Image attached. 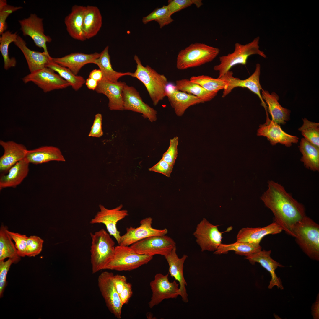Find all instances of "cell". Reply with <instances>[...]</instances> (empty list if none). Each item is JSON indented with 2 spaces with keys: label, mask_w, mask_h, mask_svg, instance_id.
Segmentation results:
<instances>
[{
  "label": "cell",
  "mask_w": 319,
  "mask_h": 319,
  "mask_svg": "<svg viewBox=\"0 0 319 319\" xmlns=\"http://www.w3.org/2000/svg\"><path fill=\"white\" fill-rule=\"evenodd\" d=\"M130 247L134 252L139 254L152 256L159 255L165 256L176 247V243L172 238L165 235L150 237Z\"/></svg>",
  "instance_id": "9c48e42d"
},
{
  "label": "cell",
  "mask_w": 319,
  "mask_h": 319,
  "mask_svg": "<svg viewBox=\"0 0 319 319\" xmlns=\"http://www.w3.org/2000/svg\"><path fill=\"white\" fill-rule=\"evenodd\" d=\"M99 207L100 211L91 220L90 223L104 224L108 233L114 237L118 244L121 235L120 232L117 229V224L128 215V211L122 209L123 207L122 204L112 209H107L101 204L99 205Z\"/></svg>",
  "instance_id": "4fadbf2b"
},
{
  "label": "cell",
  "mask_w": 319,
  "mask_h": 319,
  "mask_svg": "<svg viewBox=\"0 0 319 319\" xmlns=\"http://www.w3.org/2000/svg\"><path fill=\"white\" fill-rule=\"evenodd\" d=\"M261 248L259 243L236 241L230 244L221 243L214 253L216 255L225 254L227 253L229 251H233L236 254L245 256L246 257L261 250Z\"/></svg>",
  "instance_id": "d590c367"
},
{
  "label": "cell",
  "mask_w": 319,
  "mask_h": 319,
  "mask_svg": "<svg viewBox=\"0 0 319 319\" xmlns=\"http://www.w3.org/2000/svg\"><path fill=\"white\" fill-rule=\"evenodd\" d=\"M14 43L24 54L30 73L46 67L47 64L53 60L49 54L44 51H35L28 48L25 41L19 35Z\"/></svg>",
  "instance_id": "cb8c5ba5"
},
{
  "label": "cell",
  "mask_w": 319,
  "mask_h": 319,
  "mask_svg": "<svg viewBox=\"0 0 319 319\" xmlns=\"http://www.w3.org/2000/svg\"><path fill=\"white\" fill-rule=\"evenodd\" d=\"M25 158L29 163L36 165L53 161H65L60 149L53 146H43L27 150Z\"/></svg>",
  "instance_id": "f1b7e54d"
},
{
  "label": "cell",
  "mask_w": 319,
  "mask_h": 319,
  "mask_svg": "<svg viewBox=\"0 0 319 319\" xmlns=\"http://www.w3.org/2000/svg\"><path fill=\"white\" fill-rule=\"evenodd\" d=\"M102 120L101 114L97 113L95 115L93 124L89 134V136L99 138L102 136L103 132L102 129Z\"/></svg>",
  "instance_id": "681fc988"
},
{
  "label": "cell",
  "mask_w": 319,
  "mask_h": 319,
  "mask_svg": "<svg viewBox=\"0 0 319 319\" xmlns=\"http://www.w3.org/2000/svg\"><path fill=\"white\" fill-rule=\"evenodd\" d=\"M113 281L116 290L119 294L128 282L127 278L124 275L117 274L114 275Z\"/></svg>",
  "instance_id": "f907efd6"
},
{
  "label": "cell",
  "mask_w": 319,
  "mask_h": 319,
  "mask_svg": "<svg viewBox=\"0 0 319 319\" xmlns=\"http://www.w3.org/2000/svg\"><path fill=\"white\" fill-rule=\"evenodd\" d=\"M167 5L172 15L174 13L194 4L199 8L203 4L201 0H169Z\"/></svg>",
  "instance_id": "b9f144b4"
},
{
  "label": "cell",
  "mask_w": 319,
  "mask_h": 319,
  "mask_svg": "<svg viewBox=\"0 0 319 319\" xmlns=\"http://www.w3.org/2000/svg\"><path fill=\"white\" fill-rule=\"evenodd\" d=\"M0 145L4 153L0 158V172L6 173L17 162L25 158L27 150L23 144L13 141H0Z\"/></svg>",
  "instance_id": "ffe728a7"
},
{
  "label": "cell",
  "mask_w": 319,
  "mask_h": 319,
  "mask_svg": "<svg viewBox=\"0 0 319 319\" xmlns=\"http://www.w3.org/2000/svg\"><path fill=\"white\" fill-rule=\"evenodd\" d=\"M261 72V65L257 64L254 73L247 79L241 80L234 77L232 75L229 81L224 89L222 97H224L230 93L234 88L237 87L246 88L257 95L261 101L265 109H267L266 105L261 94V91L263 89L260 84L259 77Z\"/></svg>",
  "instance_id": "603a6c76"
},
{
  "label": "cell",
  "mask_w": 319,
  "mask_h": 319,
  "mask_svg": "<svg viewBox=\"0 0 319 319\" xmlns=\"http://www.w3.org/2000/svg\"><path fill=\"white\" fill-rule=\"evenodd\" d=\"M90 261L92 272L95 274L104 268L113 256L115 243L110 235L102 229L94 233H91Z\"/></svg>",
  "instance_id": "5b68a950"
},
{
  "label": "cell",
  "mask_w": 319,
  "mask_h": 319,
  "mask_svg": "<svg viewBox=\"0 0 319 319\" xmlns=\"http://www.w3.org/2000/svg\"><path fill=\"white\" fill-rule=\"evenodd\" d=\"M232 75V72L229 71L220 78H214L208 76L201 75L192 76L189 79L210 92L218 93L220 90L224 89Z\"/></svg>",
  "instance_id": "e575fe53"
},
{
  "label": "cell",
  "mask_w": 319,
  "mask_h": 319,
  "mask_svg": "<svg viewBox=\"0 0 319 319\" xmlns=\"http://www.w3.org/2000/svg\"><path fill=\"white\" fill-rule=\"evenodd\" d=\"M303 121V124L298 130L306 140L319 147V123L310 121L305 118Z\"/></svg>",
  "instance_id": "60d3db41"
},
{
  "label": "cell",
  "mask_w": 319,
  "mask_h": 319,
  "mask_svg": "<svg viewBox=\"0 0 319 319\" xmlns=\"http://www.w3.org/2000/svg\"><path fill=\"white\" fill-rule=\"evenodd\" d=\"M18 36L17 32L12 33L9 31L7 30L0 37V51L4 60V67L6 70L14 67L16 65L15 58L9 56V47L12 43H14L16 41Z\"/></svg>",
  "instance_id": "f35d334b"
},
{
  "label": "cell",
  "mask_w": 319,
  "mask_h": 319,
  "mask_svg": "<svg viewBox=\"0 0 319 319\" xmlns=\"http://www.w3.org/2000/svg\"><path fill=\"white\" fill-rule=\"evenodd\" d=\"M302 156L300 160L305 168L313 171H319V147L302 138L299 147Z\"/></svg>",
  "instance_id": "1f68e13d"
},
{
  "label": "cell",
  "mask_w": 319,
  "mask_h": 319,
  "mask_svg": "<svg viewBox=\"0 0 319 319\" xmlns=\"http://www.w3.org/2000/svg\"><path fill=\"white\" fill-rule=\"evenodd\" d=\"M29 163L25 158L12 167L6 174L0 177V190L7 188H15L27 176Z\"/></svg>",
  "instance_id": "83f0119b"
},
{
  "label": "cell",
  "mask_w": 319,
  "mask_h": 319,
  "mask_svg": "<svg viewBox=\"0 0 319 319\" xmlns=\"http://www.w3.org/2000/svg\"><path fill=\"white\" fill-rule=\"evenodd\" d=\"M98 83L97 81L89 77L86 79L85 82L87 87L89 89L93 90H95L97 86Z\"/></svg>",
  "instance_id": "11a10c76"
},
{
  "label": "cell",
  "mask_w": 319,
  "mask_h": 319,
  "mask_svg": "<svg viewBox=\"0 0 319 319\" xmlns=\"http://www.w3.org/2000/svg\"><path fill=\"white\" fill-rule=\"evenodd\" d=\"M282 230L281 227L275 222L262 227L243 228L238 232L236 241L260 244L265 236L279 234Z\"/></svg>",
  "instance_id": "d4e9b609"
},
{
  "label": "cell",
  "mask_w": 319,
  "mask_h": 319,
  "mask_svg": "<svg viewBox=\"0 0 319 319\" xmlns=\"http://www.w3.org/2000/svg\"><path fill=\"white\" fill-rule=\"evenodd\" d=\"M102 74L101 71L99 69H95L90 72L89 77L99 82L102 79Z\"/></svg>",
  "instance_id": "db71d44e"
},
{
  "label": "cell",
  "mask_w": 319,
  "mask_h": 319,
  "mask_svg": "<svg viewBox=\"0 0 319 319\" xmlns=\"http://www.w3.org/2000/svg\"><path fill=\"white\" fill-rule=\"evenodd\" d=\"M152 220L151 217L146 218L141 220L140 224L139 227H127L126 233L121 235L118 244L130 246L145 238L153 236L164 235L167 233L168 231L166 228L159 229L153 228L152 227Z\"/></svg>",
  "instance_id": "5bb4252c"
},
{
  "label": "cell",
  "mask_w": 319,
  "mask_h": 319,
  "mask_svg": "<svg viewBox=\"0 0 319 319\" xmlns=\"http://www.w3.org/2000/svg\"><path fill=\"white\" fill-rule=\"evenodd\" d=\"M266 111V121L259 126L257 134L258 136L267 137L272 145L279 143L289 147L291 146L292 143L298 142L299 138L297 137L289 134L284 131L279 124L269 119L267 110Z\"/></svg>",
  "instance_id": "e0dca14e"
},
{
  "label": "cell",
  "mask_w": 319,
  "mask_h": 319,
  "mask_svg": "<svg viewBox=\"0 0 319 319\" xmlns=\"http://www.w3.org/2000/svg\"><path fill=\"white\" fill-rule=\"evenodd\" d=\"M131 284L127 282L123 290L119 294V296L122 304L123 305L127 304L132 294Z\"/></svg>",
  "instance_id": "816d5d0a"
},
{
  "label": "cell",
  "mask_w": 319,
  "mask_h": 319,
  "mask_svg": "<svg viewBox=\"0 0 319 319\" xmlns=\"http://www.w3.org/2000/svg\"><path fill=\"white\" fill-rule=\"evenodd\" d=\"M262 97L268 106V110L271 115L272 120L276 123L284 124L289 119L290 111L282 107L278 102L279 97L275 93L270 94L269 92L263 89Z\"/></svg>",
  "instance_id": "f546056e"
},
{
  "label": "cell",
  "mask_w": 319,
  "mask_h": 319,
  "mask_svg": "<svg viewBox=\"0 0 319 319\" xmlns=\"http://www.w3.org/2000/svg\"><path fill=\"white\" fill-rule=\"evenodd\" d=\"M124 110L141 113L143 117L151 122L157 120V111L143 101L136 89L126 84L122 93Z\"/></svg>",
  "instance_id": "2e32d148"
},
{
  "label": "cell",
  "mask_w": 319,
  "mask_h": 319,
  "mask_svg": "<svg viewBox=\"0 0 319 319\" xmlns=\"http://www.w3.org/2000/svg\"><path fill=\"white\" fill-rule=\"evenodd\" d=\"M102 25V17L99 8L93 6H86L83 19V31L86 39L95 36Z\"/></svg>",
  "instance_id": "4dcf8cb0"
},
{
  "label": "cell",
  "mask_w": 319,
  "mask_h": 319,
  "mask_svg": "<svg viewBox=\"0 0 319 319\" xmlns=\"http://www.w3.org/2000/svg\"><path fill=\"white\" fill-rule=\"evenodd\" d=\"M312 314L314 319L319 318V296L318 294L316 301L313 304L311 308Z\"/></svg>",
  "instance_id": "f5cc1de1"
},
{
  "label": "cell",
  "mask_w": 319,
  "mask_h": 319,
  "mask_svg": "<svg viewBox=\"0 0 319 319\" xmlns=\"http://www.w3.org/2000/svg\"><path fill=\"white\" fill-rule=\"evenodd\" d=\"M219 48L204 43L191 44L178 53L176 67L180 70L198 66L213 61L219 54Z\"/></svg>",
  "instance_id": "277c9868"
},
{
  "label": "cell",
  "mask_w": 319,
  "mask_h": 319,
  "mask_svg": "<svg viewBox=\"0 0 319 319\" xmlns=\"http://www.w3.org/2000/svg\"><path fill=\"white\" fill-rule=\"evenodd\" d=\"M152 21L157 22L160 28L170 24L173 21L167 5H164L161 7L156 9L149 15L144 17L142 19L144 24H146Z\"/></svg>",
  "instance_id": "ab89813d"
},
{
  "label": "cell",
  "mask_w": 319,
  "mask_h": 319,
  "mask_svg": "<svg viewBox=\"0 0 319 319\" xmlns=\"http://www.w3.org/2000/svg\"><path fill=\"white\" fill-rule=\"evenodd\" d=\"M126 84L124 82H112L102 79L98 82L95 90L107 97L110 110L122 111L124 110L122 93Z\"/></svg>",
  "instance_id": "d6986e66"
},
{
  "label": "cell",
  "mask_w": 319,
  "mask_h": 319,
  "mask_svg": "<svg viewBox=\"0 0 319 319\" xmlns=\"http://www.w3.org/2000/svg\"><path fill=\"white\" fill-rule=\"evenodd\" d=\"M46 67L57 72L76 91L80 89L85 82L86 80L83 77L75 75L69 69L59 65L53 60L47 64Z\"/></svg>",
  "instance_id": "74e56055"
},
{
  "label": "cell",
  "mask_w": 319,
  "mask_h": 319,
  "mask_svg": "<svg viewBox=\"0 0 319 319\" xmlns=\"http://www.w3.org/2000/svg\"><path fill=\"white\" fill-rule=\"evenodd\" d=\"M7 1L6 0H0V8H2L7 4Z\"/></svg>",
  "instance_id": "9f6ffc18"
},
{
  "label": "cell",
  "mask_w": 319,
  "mask_h": 319,
  "mask_svg": "<svg viewBox=\"0 0 319 319\" xmlns=\"http://www.w3.org/2000/svg\"><path fill=\"white\" fill-rule=\"evenodd\" d=\"M268 187L261 200L273 213L275 222L287 234L294 237V228L306 215L303 205L279 183L269 181Z\"/></svg>",
  "instance_id": "6da1fadb"
},
{
  "label": "cell",
  "mask_w": 319,
  "mask_h": 319,
  "mask_svg": "<svg viewBox=\"0 0 319 319\" xmlns=\"http://www.w3.org/2000/svg\"><path fill=\"white\" fill-rule=\"evenodd\" d=\"M114 275L112 272H102L98 277V285L108 309L115 317L120 319L123 305L114 285Z\"/></svg>",
  "instance_id": "30bf717a"
},
{
  "label": "cell",
  "mask_w": 319,
  "mask_h": 319,
  "mask_svg": "<svg viewBox=\"0 0 319 319\" xmlns=\"http://www.w3.org/2000/svg\"><path fill=\"white\" fill-rule=\"evenodd\" d=\"M259 37H257L245 45L237 43L235 44V49L232 53L220 56V63L213 68L214 70L219 72L218 78L225 74L236 65H245L248 57L251 55L257 54L266 58V55L259 49Z\"/></svg>",
  "instance_id": "8992f818"
},
{
  "label": "cell",
  "mask_w": 319,
  "mask_h": 319,
  "mask_svg": "<svg viewBox=\"0 0 319 319\" xmlns=\"http://www.w3.org/2000/svg\"><path fill=\"white\" fill-rule=\"evenodd\" d=\"M25 83L32 82L45 93L55 89H63L69 84L52 69L45 67L30 73L22 78Z\"/></svg>",
  "instance_id": "8fae6325"
},
{
  "label": "cell",
  "mask_w": 319,
  "mask_h": 319,
  "mask_svg": "<svg viewBox=\"0 0 319 319\" xmlns=\"http://www.w3.org/2000/svg\"><path fill=\"white\" fill-rule=\"evenodd\" d=\"M173 167V166L170 165L162 158L157 164L149 168V170L150 171L162 173L170 177Z\"/></svg>",
  "instance_id": "c3c4849f"
},
{
  "label": "cell",
  "mask_w": 319,
  "mask_h": 319,
  "mask_svg": "<svg viewBox=\"0 0 319 319\" xmlns=\"http://www.w3.org/2000/svg\"><path fill=\"white\" fill-rule=\"evenodd\" d=\"M174 88L177 90L197 97L204 103L211 100L218 93L210 92L199 84L193 82L188 79L177 80Z\"/></svg>",
  "instance_id": "836d02e7"
},
{
  "label": "cell",
  "mask_w": 319,
  "mask_h": 319,
  "mask_svg": "<svg viewBox=\"0 0 319 319\" xmlns=\"http://www.w3.org/2000/svg\"><path fill=\"white\" fill-rule=\"evenodd\" d=\"M86 6L75 5L71 12L65 18L64 23L69 35L73 38L81 41L86 39L83 31L84 18Z\"/></svg>",
  "instance_id": "4316f807"
},
{
  "label": "cell",
  "mask_w": 319,
  "mask_h": 319,
  "mask_svg": "<svg viewBox=\"0 0 319 319\" xmlns=\"http://www.w3.org/2000/svg\"><path fill=\"white\" fill-rule=\"evenodd\" d=\"M294 237L300 248L310 258L319 260V225L305 216L295 226Z\"/></svg>",
  "instance_id": "7a4b0ae2"
},
{
  "label": "cell",
  "mask_w": 319,
  "mask_h": 319,
  "mask_svg": "<svg viewBox=\"0 0 319 319\" xmlns=\"http://www.w3.org/2000/svg\"><path fill=\"white\" fill-rule=\"evenodd\" d=\"M168 275L169 274L163 275L157 273L154 280L150 282L152 294L148 303L150 308L158 305L165 299H176L180 295L179 284L175 280L170 281Z\"/></svg>",
  "instance_id": "ba28073f"
},
{
  "label": "cell",
  "mask_w": 319,
  "mask_h": 319,
  "mask_svg": "<svg viewBox=\"0 0 319 319\" xmlns=\"http://www.w3.org/2000/svg\"><path fill=\"white\" fill-rule=\"evenodd\" d=\"M218 226L205 218L197 224L193 235L202 252H214L221 244L222 232L219 231Z\"/></svg>",
  "instance_id": "7c38bea8"
},
{
  "label": "cell",
  "mask_w": 319,
  "mask_h": 319,
  "mask_svg": "<svg viewBox=\"0 0 319 319\" xmlns=\"http://www.w3.org/2000/svg\"><path fill=\"white\" fill-rule=\"evenodd\" d=\"M15 263L14 260L9 258L6 261H0V297L3 296V292L6 285V278L7 273L11 265Z\"/></svg>",
  "instance_id": "7dc6e473"
},
{
  "label": "cell",
  "mask_w": 319,
  "mask_h": 319,
  "mask_svg": "<svg viewBox=\"0 0 319 319\" xmlns=\"http://www.w3.org/2000/svg\"><path fill=\"white\" fill-rule=\"evenodd\" d=\"M8 228L1 225L0 228V261L7 258L13 259L15 263L20 260L15 245L8 232Z\"/></svg>",
  "instance_id": "8d00e7d4"
},
{
  "label": "cell",
  "mask_w": 319,
  "mask_h": 319,
  "mask_svg": "<svg viewBox=\"0 0 319 319\" xmlns=\"http://www.w3.org/2000/svg\"><path fill=\"white\" fill-rule=\"evenodd\" d=\"M109 46H107L100 53V56L94 61L93 64L97 65L102 74V79L112 82H116L121 77L131 76L132 73L117 72L112 68L108 51Z\"/></svg>",
  "instance_id": "d6a6232c"
},
{
  "label": "cell",
  "mask_w": 319,
  "mask_h": 319,
  "mask_svg": "<svg viewBox=\"0 0 319 319\" xmlns=\"http://www.w3.org/2000/svg\"><path fill=\"white\" fill-rule=\"evenodd\" d=\"M134 59L136 64V69L131 76L142 82L146 87L153 104L156 105L165 96V87L168 84L167 78L160 74L148 65L144 66L136 55Z\"/></svg>",
  "instance_id": "3957f363"
},
{
  "label": "cell",
  "mask_w": 319,
  "mask_h": 319,
  "mask_svg": "<svg viewBox=\"0 0 319 319\" xmlns=\"http://www.w3.org/2000/svg\"><path fill=\"white\" fill-rule=\"evenodd\" d=\"M271 251L265 250H261L250 256L246 257L250 263L254 265L258 263L270 273L271 279L268 286L269 289H271L275 286L281 290L284 289V287L280 279L278 277L275 270L279 267L284 266L272 259L271 256Z\"/></svg>",
  "instance_id": "7402d4cb"
},
{
  "label": "cell",
  "mask_w": 319,
  "mask_h": 319,
  "mask_svg": "<svg viewBox=\"0 0 319 319\" xmlns=\"http://www.w3.org/2000/svg\"><path fill=\"white\" fill-rule=\"evenodd\" d=\"M43 240L40 237L32 235L28 238L27 240L26 248V256L35 257L39 254L42 249Z\"/></svg>",
  "instance_id": "7bdbcfd3"
},
{
  "label": "cell",
  "mask_w": 319,
  "mask_h": 319,
  "mask_svg": "<svg viewBox=\"0 0 319 319\" xmlns=\"http://www.w3.org/2000/svg\"><path fill=\"white\" fill-rule=\"evenodd\" d=\"M100 53L91 54L81 53H72L61 58H53L55 62L69 69L75 75L85 65L93 64L95 60L100 56Z\"/></svg>",
  "instance_id": "484cf974"
},
{
  "label": "cell",
  "mask_w": 319,
  "mask_h": 319,
  "mask_svg": "<svg viewBox=\"0 0 319 319\" xmlns=\"http://www.w3.org/2000/svg\"><path fill=\"white\" fill-rule=\"evenodd\" d=\"M19 22L23 35L30 36L36 46L43 48L44 52L49 54L46 43L51 42L52 39L44 33L43 19L35 14H31L28 17L19 20Z\"/></svg>",
  "instance_id": "9a60e30c"
},
{
  "label": "cell",
  "mask_w": 319,
  "mask_h": 319,
  "mask_svg": "<svg viewBox=\"0 0 319 319\" xmlns=\"http://www.w3.org/2000/svg\"><path fill=\"white\" fill-rule=\"evenodd\" d=\"M178 141L179 138L178 136L174 137L170 140L169 148L163 154L162 158L168 163L173 166L178 156Z\"/></svg>",
  "instance_id": "ee69618b"
},
{
  "label": "cell",
  "mask_w": 319,
  "mask_h": 319,
  "mask_svg": "<svg viewBox=\"0 0 319 319\" xmlns=\"http://www.w3.org/2000/svg\"><path fill=\"white\" fill-rule=\"evenodd\" d=\"M21 6H14L6 4L0 8V35H1L6 31L7 25L6 20L8 17L13 12L21 9Z\"/></svg>",
  "instance_id": "bcb514c9"
},
{
  "label": "cell",
  "mask_w": 319,
  "mask_h": 319,
  "mask_svg": "<svg viewBox=\"0 0 319 319\" xmlns=\"http://www.w3.org/2000/svg\"><path fill=\"white\" fill-rule=\"evenodd\" d=\"M169 266V273L170 276L178 282L180 292V296L185 303L188 302V294L185 287L187 285L184 278L183 272V265L188 256L184 254L179 258L176 252L175 247L167 255L164 256Z\"/></svg>",
  "instance_id": "44dd1931"
},
{
  "label": "cell",
  "mask_w": 319,
  "mask_h": 319,
  "mask_svg": "<svg viewBox=\"0 0 319 319\" xmlns=\"http://www.w3.org/2000/svg\"><path fill=\"white\" fill-rule=\"evenodd\" d=\"M167 97L176 115L180 117L191 106L204 102L193 95L175 89L174 86L168 83L165 89Z\"/></svg>",
  "instance_id": "ac0fdd59"
},
{
  "label": "cell",
  "mask_w": 319,
  "mask_h": 319,
  "mask_svg": "<svg viewBox=\"0 0 319 319\" xmlns=\"http://www.w3.org/2000/svg\"><path fill=\"white\" fill-rule=\"evenodd\" d=\"M153 256L137 254L130 246L118 245L103 270L130 271L149 262Z\"/></svg>",
  "instance_id": "52a82bcc"
},
{
  "label": "cell",
  "mask_w": 319,
  "mask_h": 319,
  "mask_svg": "<svg viewBox=\"0 0 319 319\" xmlns=\"http://www.w3.org/2000/svg\"><path fill=\"white\" fill-rule=\"evenodd\" d=\"M8 232L14 241L17 253L20 257L26 256V248L28 237L25 235L11 232L8 230Z\"/></svg>",
  "instance_id": "f6af8a7d"
}]
</instances>
